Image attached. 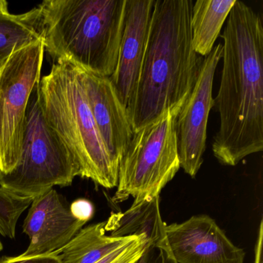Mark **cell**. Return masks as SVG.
I'll return each instance as SVG.
<instances>
[{
  "label": "cell",
  "instance_id": "cell-5",
  "mask_svg": "<svg viewBox=\"0 0 263 263\" xmlns=\"http://www.w3.org/2000/svg\"><path fill=\"white\" fill-rule=\"evenodd\" d=\"M78 174L74 158L44 117L37 84L27 105L19 161L10 173L0 172V186L16 195L35 198L53 186L70 185Z\"/></svg>",
  "mask_w": 263,
  "mask_h": 263
},
{
  "label": "cell",
  "instance_id": "cell-20",
  "mask_svg": "<svg viewBox=\"0 0 263 263\" xmlns=\"http://www.w3.org/2000/svg\"><path fill=\"white\" fill-rule=\"evenodd\" d=\"M0 263H61L58 252L36 256L21 255L16 257H4L0 258Z\"/></svg>",
  "mask_w": 263,
  "mask_h": 263
},
{
  "label": "cell",
  "instance_id": "cell-15",
  "mask_svg": "<svg viewBox=\"0 0 263 263\" xmlns=\"http://www.w3.org/2000/svg\"><path fill=\"white\" fill-rule=\"evenodd\" d=\"M236 0H198L191 17L192 44L197 54L204 58L214 48L221 27Z\"/></svg>",
  "mask_w": 263,
  "mask_h": 263
},
{
  "label": "cell",
  "instance_id": "cell-22",
  "mask_svg": "<svg viewBox=\"0 0 263 263\" xmlns=\"http://www.w3.org/2000/svg\"><path fill=\"white\" fill-rule=\"evenodd\" d=\"M262 240H263V223L262 220L260 222L258 228V238L255 248V259L254 263H263L262 260Z\"/></svg>",
  "mask_w": 263,
  "mask_h": 263
},
{
  "label": "cell",
  "instance_id": "cell-11",
  "mask_svg": "<svg viewBox=\"0 0 263 263\" xmlns=\"http://www.w3.org/2000/svg\"><path fill=\"white\" fill-rule=\"evenodd\" d=\"M154 4L155 0H126L118 64L110 80L127 110L139 79Z\"/></svg>",
  "mask_w": 263,
  "mask_h": 263
},
{
  "label": "cell",
  "instance_id": "cell-4",
  "mask_svg": "<svg viewBox=\"0 0 263 263\" xmlns=\"http://www.w3.org/2000/svg\"><path fill=\"white\" fill-rule=\"evenodd\" d=\"M39 95L44 117L74 158L78 176L105 189L117 187L118 167L93 119L80 69L57 61L40 81Z\"/></svg>",
  "mask_w": 263,
  "mask_h": 263
},
{
  "label": "cell",
  "instance_id": "cell-10",
  "mask_svg": "<svg viewBox=\"0 0 263 263\" xmlns=\"http://www.w3.org/2000/svg\"><path fill=\"white\" fill-rule=\"evenodd\" d=\"M24 223L30 246L23 255L36 256L59 250L87 221L77 217L65 198L51 189L35 197Z\"/></svg>",
  "mask_w": 263,
  "mask_h": 263
},
{
  "label": "cell",
  "instance_id": "cell-6",
  "mask_svg": "<svg viewBox=\"0 0 263 263\" xmlns=\"http://www.w3.org/2000/svg\"><path fill=\"white\" fill-rule=\"evenodd\" d=\"M173 116L170 111L134 132L120 161L114 202L160 196L161 190L179 171Z\"/></svg>",
  "mask_w": 263,
  "mask_h": 263
},
{
  "label": "cell",
  "instance_id": "cell-17",
  "mask_svg": "<svg viewBox=\"0 0 263 263\" xmlns=\"http://www.w3.org/2000/svg\"><path fill=\"white\" fill-rule=\"evenodd\" d=\"M33 199V197L16 195L0 186V234L3 236L11 239L16 237L18 219Z\"/></svg>",
  "mask_w": 263,
  "mask_h": 263
},
{
  "label": "cell",
  "instance_id": "cell-21",
  "mask_svg": "<svg viewBox=\"0 0 263 263\" xmlns=\"http://www.w3.org/2000/svg\"><path fill=\"white\" fill-rule=\"evenodd\" d=\"M73 213L81 219L88 221L93 217L95 208L87 200L81 199L74 201L70 206Z\"/></svg>",
  "mask_w": 263,
  "mask_h": 263
},
{
  "label": "cell",
  "instance_id": "cell-16",
  "mask_svg": "<svg viewBox=\"0 0 263 263\" xmlns=\"http://www.w3.org/2000/svg\"><path fill=\"white\" fill-rule=\"evenodd\" d=\"M41 40L39 7L20 15L0 11V68L13 53Z\"/></svg>",
  "mask_w": 263,
  "mask_h": 263
},
{
  "label": "cell",
  "instance_id": "cell-8",
  "mask_svg": "<svg viewBox=\"0 0 263 263\" xmlns=\"http://www.w3.org/2000/svg\"><path fill=\"white\" fill-rule=\"evenodd\" d=\"M221 57L222 44H218L203 58L193 89L173 118L180 166L192 178H195L203 163L208 121L214 107V77Z\"/></svg>",
  "mask_w": 263,
  "mask_h": 263
},
{
  "label": "cell",
  "instance_id": "cell-9",
  "mask_svg": "<svg viewBox=\"0 0 263 263\" xmlns=\"http://www.w3.org/2000/svg\"><path fill=\"white\" fill-rule=\"evenodd\" d=\"M165 234L177 263H244L245 251L233 244L209 215L166 224Z\"/></svg>",
  "mask_w": 263,
  "mask_h": 263
},
{
  "label": "cell",
  "instance_id": "cell-19",
  "mask_svg": "<svg viewBox=\"0 0 263 263\" xmlns=\"http://www.w3.org/2000/svg\"><path fill=\"white\" fill-rule=\"evenodd\" d=\"M135 263H177L171 252L167 239L147 240L141 256Z\"/></svg>",
  "mask_w": 263,
  "mask_h": 263
},
{
  "label": "cell",
  "instance_id": "cell-14",
  "mask_svg": "<svg viewBox=\"0 0 263 263\" xmlns=\"http://www.w3.org/2000/svg\"><path fill=\"white\" fill-rule=\"evenodd\" d=\"M106 221L82 228L59 250L61 263H97L127 242L132 236L114 237L106 234Z\"/></svg>",
  "mask_w": 263,
  "mask_h": 263
},
{
  "label": "cell",
  "instance_id": "cell-7",
  "mask_svg": "<svg viewBox=\"0 0 263 263\" xmlns=\"http://www.w3.org/2000/svg\"><path fill=\"white\" fill-rule=\"evenodd\" d=\"M43 40L13 53L0 68V172L10 173L21 157L27 109L40 84L44 58Z\"/></svg>",
  "mask_w": 263,
  "mask_h": 263
},
{
  "label": "cell",
  "instance_id": "cell-13",
  "mask_svg": "<svg viewBox=\"0 0 263 263\" xmlns=\"http://www.w3.org/2000/svg\"><path fill=\"white\" fill-rule=\"evenodd\" d=\"M160 196L133 201L130 209L112 214L106 221V232L114 237L144 235L147 239H166L165 222L160 212Z\"/></svg>",
  "mask_w": 263,
  "mask_h": 263
},
{
  "label": "cell",
  "instance_id": "cell-12",
  "mask_svg": "<svg viewBox=\"0 0 263 263\" xmlns=\"http://www.w3.org/2000/svg\"><path fill=\"white\" fill-rule=\"evenodd\" d=\"M80 70L100 135L112 161L119 168L120 161L134 135L127 109L110 78Z\"/></svg>",
  "mask_w": 263,
  "mask_h": 263
},
{
  "label": "cell",
  "instance_id": "cell-2",
  "mask_svg": "<svg viewBox=\"0 0 263 263\" xmlns=\"http://www.w3.org/2000/svg\"><path fill=\"white\" fill-rule=\"evenodd\" d=\"M192 0H155L135 96L127 108L134 132L166 112L175 116L198 78L202 57L192 44Z\"/></svg>",
  "mask_w": 263,
  "mask_h": 263
},
{
  "label": "cell",
  "instance_id": "cell-23",
  "mask_svg": "<svg viewBox=\"0 0 263 263\" xmlns=\"http://www.w3.org/2000/svg\"><path fill=\"white\" fill-rule=\"evenodd\" d=\"M0 11H8V3L5 0H0Z\"/></svg>",
  "mask_w": 263,
  "mask_h": 263
},
{
  "label": "cell",
  "instance_id": "cell-18",
  "mask_svg": "<svg viewBox=\"0 0 263 263\" xmlns=\"http://www.w3.org/2000/svg\"><path fill=\"white\" fill-rule=\"evenodd\" d=\"M146 241L144 235H133L127 242L97 263H135L142 254Z\"/></svg>",
  "mask_w": 263,
  "mask_h": 263
},
{
  "label": "cell",
  "instance_id": "cell-1",
  "mask_svg": "<svg viewBox=\"0 0 263 263\" xmlns=\"http://www.w3.org/2000/svg\"><path fill=\"white\" fill-rule=\"evenodd\" d=\"M222 69L214 107L220 125L212 141L221 164L235 166L263 149V26L261 16L235 2L223 32Z\"/></svg>",
  "mask_w": 263,
  "mask_h": 263
},
{
  "label": "cell",
  "instance_id": "cell-24",
  "mask_svg": "<svg viewBox=\"0 0 263 263\" xmlns=\"http://www.w3.org/2000/svg\"><path fill=\"white\" fill-rule=\"evenodd\" d=\"M2 249H3V245H2V242H1V241H0V252H1V251H2Z\"/></svg>",
  "mask_w": 263,
  "mask_h": 263
},
{
  "label": "cell",
  "instance_id": "cell-3",
  "mask_svg": "<svg viewBox=\"0 0 263 263\" xmlns=\"http://www.w3.org/2000/svg\"><path fill=\"white\" fill-rule=\"evenodd\" d=\"M44 48L54 61L110 78L118 64L126 0H46L38 6Z\"/></svg>",
  "mask_w": 263,
  "mask_h": 263
}]
</instances>
